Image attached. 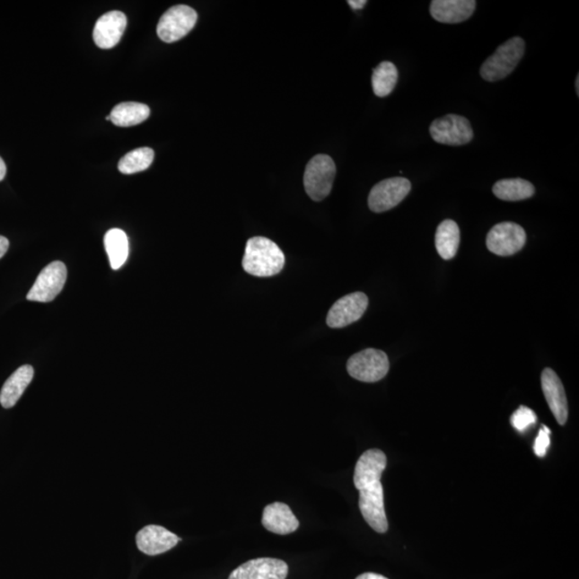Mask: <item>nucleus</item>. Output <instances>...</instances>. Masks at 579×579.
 Segmentation results:
<instances>
[{
	"label": "nucleus",
	"instance_id": "obj_25",
	"mask_svg": "<svg viewBox=\"0 0 579 579\" xmlns=\"http://www.w3.org/2000/svg\"><path fill=\"white\" fill-rule=\"evenodd\" d=\"M537 423V415L531 408L522 406L513 413L511 417L512 426L520 433L525 432L531 426Z\"/></svg>",
	"mask_w": 579,
	"mask_h": 579
},
{
	"label": "nucleus",
	"instance_id": "obj_2",
	"mask_svg": "<svg viewBox=\"0 0 579 579\" xmlns=\"http://www.w3.org/2000/svg\"><path fill=\"white\" fill-rule=\"evenodd\" d=\"M285 263L279 246L267 237L256 236L247 241L242 268L256 277H272L283 270Z\"/></svg>",
	"mask_w": 579,
	"mask_h": 579
},
{
	"label": "nucleus",
	"instance_id": "obj_13",
	"mask_svg": "<svg viewBox=\"0 0 579 579\" xmlns=\"http://www.w3.org/2000/svg\"><path fill=\"white\" fill-rule=\"evenodd\" d=\"M542 390L551 412L560 425H565L569 417V408L564 384L553 369L545 368L542 373Z\"/></svg>",
	"mask_w": 579,
	"mask_h": 579
},
{
	"label": "nucleus",
	"instance_id": "obj_24",
	"mask_svg": "<svg viewBox=\"0 0 579 579\" xmlns=\"http://www.w3.org/2000/svg\"><path fill=\"white\" fill-rule=\"evenodd\" d=\"M154 153L150 147L136 148L127 154L118 163L119 172L123 174H135L142 172L151 167Z\"/></svg>",
	"mask_w": 579,
	"mask_h": 579
},
{
	"label": "nucleus",
	"instance_id": "obj_27",
	"mask_svg": "<svg viewBox=\"0 0 579 579\" xmlns=\"http://www.w3.org/2000/svg\"><path fill=\"white\" fill-rule=\"evenodd\" d=\"M9 250V241L4 236L0 235V259H2Z\"/></svg>",
	"mask_w": 579,
	"mask_h": 579
},
{
	"label": "nucleus",
	"instance_id": "obj_32",
	"mask_svg": "<svg viewBox=\"0 0 579 579\" xmlns=\"http://www.w3.org/2000/svg\"><path fill=\"white\" fill-rule=\"evenodd\" d=\"M107 120L111 121V118H110V115H109V116H107Z\"/></svg>",
	"mask_w": 579,
	"mask_h": 579
},
{
	"label": "nucleus",
	"instance_id": "obj_6",
	"mask_svg": "<svg viewBox=\"0 0 579 579\" xmlns=\"http://www.w3.org/2000/svg\"><path fill=\"white\" fill-rule=\"evenodd\" d=\"M197 21V13L189 5H174L159 20L157 34L163 42L179 41L189 34Z\"/></svg>",
	"mask_w": 579,
	"mask_h": 579
},
{
	"label": "nucleus",
	"instance_id": "obj_8",
	"mask_svg": "<svg viewBox=\"0 0 579 579\" xmlns=\"http://www.w3.org/2000/svg\"><path fill=\"white\" fill-rule=\"evenodd\" d=\"M411 191V183L405 178H393L373 186L368 197V206L373 213L390 211L404 201Z\"/></svg>",
	"mask_w": 579,
	"mask_h": 579
},
{
	"label": "nucleus",
	"instance_id": "obj_15",
	"mask_svg": "<svg viewBox=\"0 0 579 579\" xmlns=\"http://www.w3.org/2000/svg\"><path fill=\"white\" fill-rule=\"evenodd\" d=\"M180 539L162 526H146L136 534V545L142 553L156 556L172 549Z\"/></svg>",
	"mask_w": 579,
	"mask_h": 579
},
{
	"label": "nucleus",
	"instance_id": "obj_11",
	"mask_svg": "<svg viewBox=\"0 0 579 579\" xmlns=\"http://www.w3.org/2000/svg\"><path fill=\"white\" fill-rule=\"evenodd\" d=\"M368 307V297L363 292H355L341 297L329 309L327 323L332 329H343L358 321Z\"/></svg>",
	"mask_w": 579,
	"mask_h": 579
},
{
	"label": "nucleus",
	"instance_id": "obj_21",
	"mask_svg": "<svg viewBox=\"0 0 579 579\" xmlns=\"http://www.w3.org/2000/svg\"><path fill=\"white\" fill-rule=\"evenodd\" d=\"M151 115L150 107L139 102H123L114 107L110 118L118 127L136 126L145 121Z\"/></svg>",
	"mask_w": 579,
	"mask_h": 579
},
{
	"label": "nucleus",
	"instance_id": "obj_5",
	"mask_svg": "<svg viewBox=\"0 0 579 579\" xmlns=\"http://www.w3.org/2000/svg\"><path fill=\"white\" fill-rule=\"evenodd\" d=\"M347 371L358 382H378L390 371L389 357L383 351L371 347L352 355L347 363Z\"/></svg>",
	"mask_w": 579,
	"mask_h": 579
},
{
	"label": "nucleus",
	"instance_id": "obj_20",
	"mask_svg": "<svg viewBox=\"0 0 579 579\" xmlns=\"http://www.w3.org/2000/svg\"><path fill=\"white\" fill-rule=\"evenodd\" d=\"M493 192L500 200L516 202L532 197L536 189L526 180L506 179L497 181L493 187Z\"/></svg>",
	"mask_w": 579,
	"mask_h": 579
},
{
	"label": "nucleus",
	"instance_id": "obj_26",
	"mask_svg": "<svg viewBox=\"0 0 579 579\" xmlns=\"http://www.w3.org/2000/svg\"><path fill=\"white\" fill-rule=\"evenodd\" d=\"M550 430L543 425L540 430L536 443H534V453L538 457H544L550 444Z\"/></svg>",
	"mask_w": 579,
	"mask_h": 579
},
{
	"label": "nucleus",
	"instance_id": "obj_18",
	"mask_svg": "<svg viewBox=\"0 0 579 579\" xmlns=\"http://www.w3.org/2000/svg\"><path fill=\"white\" fill-rule=\"evenodd\" d=\"M34 368L31 365H24L16 369L11 374L7 382H4L2 390H0V405L4 409H10L16 405L22 395L24 394L27 386L34 379Z\"/></svg>",
	"mask_w": 579,
	"mask_h": 579
},
{
	"label": "nucleus",
	"instance_id": "obj_28",
	"mask_svg": "<svg viewBox=\"0 0 579 579\" xmlns=\"http://www.w3.org/2000/svg\"><path fill=\"white\" fill-rule=\"evenodd\" d=\"M347 4H350V7L355 10H361L365 7L367 4L366 0H349Z\"/></svg>",
	"mask_w": 579,
	"mask_h": 579
},
{
	"label": "nucleus",
	"instance_id": "obj_23",
	"mask_svg": "<svg viewBox=\"0 0 579 579\" xmlns=\"http://www.w3.org/2000/svg\"><path fill=\"white\" fill-rule=\"evenodd\" d=\"M399 80V70L390 62H383L373 69V88L374 95L384 98L389 96Z\"/></svg>",
	"mask_w": 579,
	"mask_h": 579
},
{
	"label": "nucleus",
	"instance_id": "obj_9",
	"mask_svg": "<svg viewBox=\"0 0 579 579\" xmlns=\"http://www.w3.org/2000/svg\"><path fill=\"white\" fill-rule=\"evenodd\" d=\"M526 232L515 223H501L489 231L487 246L490 252L509 257L521 251L526 244Z\"/></svg>",
	"mask_w": 579,
	"mask_h": 579
},
{
	"label": "nucleus",
	"instance_id": "obj_29",
	"mask_svg": "<svg viewBox=\"0 0 579 579\" xmlns=\"http://www.w3.org/2000/svg\"><path fill=\"white\" fill-rule=\"evenodd\" d=\"M356 579H389L383 575H376V573H364V575L357 576Z\"/></svg>",
	"mask_w": 579,
	"mask_h": 579
},
{
	"label": "nucleus",
	"instance_id": "obj_16",
	"mask_svg": "<svg viewBox=\"0 0 579 579\" xmlns=\"http://www.w3.org/2000/svg\"><path fill=\"white\" fill-rule=\"evenodd\" d=\"M476 7L474 0H434L430 13L440 23L457 24L471 18Z\"/></svg>",
	"mask_w": 579,
	"mask_h": 579
},
{
	"label": "nucleus",
	"instance_id": "obj_1",
	"mask_svg": "<svg viewBox=\"0 0 579 579\" xmlns=\"http://www.w3.org/2000/svg\"><path fill=\"white\" fill-rule=\"evenodd\" d=\"M386 465L388 459L382 450H368L358 459L353 477L355 487L360 492L358 506L364 520L378 533L389 531L382 483Z\"/></svg>",
	"mask_w": 579,
	"mask_h": 579
},
{
	"label": "nucleus",
	"instance_id": "obj_7",
	"mask_svg": "<svg viewBox=\"0 0 579 579\" xmlns=\"http://www.w3.org/2000/svg\"><path fill=\"white\" fill-rule=\"evenodd\" d=\"M430 136L439 145L461 146L473 139V130L463 116L450 114L435 119L429 128Z\"/></svg>",
	"mask_w": 579,
	"mask_h": 579
},
{
	"label": "nucleus",
	"instance_id": "obj_31",
	"mask_svg": "<svg viewBox=\"0 0 579 579\" xmlns=\"http://www.w3.org/2000/svg\"><path fill=\"white\" fill-rule=\"evenodd\" d=\"M576 92L579 95V76L576 77Z\"/></svg>",
	"mask_w": 579,
	"mask_h": 579
},
{
	"label": "nucleus",
	"instance_id": "obj_30",
	"mask_svg": "<svg viewBox=\"0 0 579 579\" xmlns=\"http://www.w3.org/2000/svg\"><path fill=\"white\" fill-rule=\"evenodd\" d=\"M5 173H7V167H5L4 159L0 157V181L4 179Z\"/></svg>",
	"mask_w": 579,
	"mask_h": 579
},
{
	"label": "nucleus",
	"instance_id": "obj_14",
	"mask_svg": "<svg viewBox=\"0 0 579 579\" xmlns=\"http://www.w3.org/2000/svg\"><path fill=\"white\" fill-rule=\"evenodd\" d=\"M127 27V16L120 11H110L97 21L93 29V41L96 46L103 48H112L118 46Z\"/></svg>",
	"mask_w": 579,
	"mask_h": 579
},
{
	"label": "nucleus",
	"instance_id": "obj_12",
	"mask_svg": "<svg viewBox=\"0 0 579 579\" xmlns=\"http://www.w3.org/2000/svg\"><path fill=\"white\" fill-rule=\"evenodd\" d=\"M288 573L289 566L283 560L258 558L237 567L229 579H285Z\"/></svg>",
	"mask_w": 579,
	"mask_h": 579
},
{
	"label": "nucleus",
	"instance_id": "obj_10",
	"mask_svg": "<svg viewBox=\"0 0 579 579\" xmlns=\"http://www.w3.org/2000/svg\"><path fill=\"white\" fill-rule=\"evenodd\" d=\"M67 280V268L60 261L48 264L39 274L34 285L27 294V300L31 302L48 303L55 300Z\"/></svg>",
	"mask_w": 579,
	"mask_h": 579
},
{
	"label": "nucleus",
	"instance_id": "obj_19",
	"mask_svg": "<svg viewBox=\"0 0 579 579\" xmlns=\"http://www.w3.org/2000/svg\"><path fill=\"white\" fill-rule=\"evenodd\" d=\"M461 231L453 220L446 219L439 224L435 232V248L441 258L451 260L459 251Z\"/></svg>",
	"mask_w": 579,
	"mask_h": 579
},
{
	"label": "nucleus",
	"instance_id": "obj_3",
	"mask_svg": "<svg viewBox=\"0 0 579 579\" xmlns=\"http://www.w3.org/2000/svg\"><path fill=\"white\" fill-rule=\"evenodd\" d=\"M525 54V41L520 37H514L500 46L496 52L487 59L481 67L484 80L496 82L504 79L515 70Z\"/></svg>",
	"mask_w": 579,
	"mask_h": 579
},
{
	"label": "nucleus",
	"instance_id": "obj_22",
	"mask_svg": "<svg viewBox=\"0 0 579 579\" xmlns=\"http://www.w3.org/2000/svg\"><path fill=\"white\" fill-rule=\"evenodd\" d=\"M104 247L111 268L118 270L123 267L129 255V241L125 232L120 229L108 231L104 236Z\"/></svg>",
	"mask_w": 579,
	"mask_h": 579
},
{
	"label": "nucleus",
	"instance_id": "obj_4",
	"mask_svg": "<svg viewBox=\"0 0 579 579\" xmlns=\"http://www.w3.org/2000/svg\"><path fill=\"white\" fill-rule=\"evenodd\" d=\"M336 175L334 160L328 154H317L308 162L304 186L311 200L320 202L327 197L333 189Z\"/></svg>",
	"mask_w": 579,
	"mask_h": 579
},
{
	"label": "nucleus",
	"instance_id": "obj_17",
	"mask_svg": "<svg viewBox=\"0 0 579 579\" xmlns=\"http://www.w3.org/2000/svg\"><path fill=\"white\" fill-rule=\"evenodd\" d=\"M262 525L270 532L285 536L295 532L300 527V522L289 505L274 502L264 509Z\"/></svg>",
	"mask_w": 579,
	"mask_h": 579
}]
</instances>
